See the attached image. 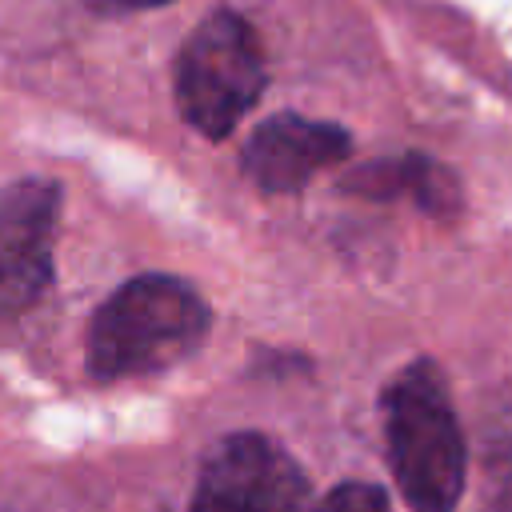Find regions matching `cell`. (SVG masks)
<instances>
[{"mask_svg":"<svg viewBox=\"0 0 512 512\" xmlns=\"http://www.w3.org/2000/svg\"><path fill=\"white\" fill-rule=\"evenodd\" d=\"M316 512H388V500L376 484H364V480H344L336 484L320 504Z\"/></svg>","mask_w":512,"mask_h":512,"instance_id":"8","label":"cell"},{"mask_svg":"<svg viewBox=\"0 0 512 512\" xmlns=\"http://www.w3.org/2000/svg\"><path fill=\"white\" fill-rule=\"evenodd\" d=\"M208 304L176 276H136L120 284L92 316L84 360L96 380L160 372L200 348Z\"/></svg>","mask_w":512,"mask_h":512,"instance_id":"1","label":"cell"},{"mask_svg":"<svg viewBox=\"0 0 512 512\" xmlns=\"http://www.w3.org/2000/svg\"><path fill=\"white\" fill-rule=\"evenodd\" d=\"M264 48L248 20L216 12L176 56V108L208 140H224L264 92Z\"/></svg>","mask_w":512,"mask_h":512,"instance_id":"3","label":"cell"},{"mask_svg":"<svg viewBox=\"0 0 512 512\" xmlns=\"http://www.w3.org/2000/svg\"><path fill=\"white\" fill-rule=\"evenodd\" d=\"M60 188L20 180L0 192V320L20 316L52 280Z\"/></svg>","mask_w":512,"mask_h":512,"instance_id":"5","label":"cell"},{"mask_svg":"<svg viewBox=\"0 0 512 512\" xmlns=\"http://www.w3.org/2000/svg\"><path fill=\"white\" fill-rule=\"evenodd\" d=\"M500 512H512V484L500 492Z\"/></svg>","mask_w":512,"mask_h":512,"instance_id":"10","label":"cell"},{"mask_svg":"<svg viewBox=\"0 0 512 512\" xmlns=\"http://www.w3.org/2000/svg\"><path fill=\"white\" fill-rule=\"evenodd\" d=\"M192 512H316L300 464L260 432L224 436L200 468Z\"/></svg>","mask_w":512,"mask_h":512,"instance_id":"4","label":"cell"},{"mask_svg":"<svg viewBox=\"0 0 512 512\" xmlns=\"http://www.w3.org/2000/svg\"><path fill=\"white\" fill-rule=\"evenodd\" d=\"M384 436L404 504L412 512H456L464 492V436L432 360L408 364L388 384Z\"/></svg>","mask_w":512,"mask_h":512,"instance_id":"2","label":"cell"},{"mask_svg":"<svg viewBox=\"0 0 512 512\" xmlns=\"http://www.w3.org/2000/svg\"><path fill=\"white\" fill-rule=\"evenodd\" d=\"M84 4L100 12H140V8H160L168 0H84Z\"/></svg>","mask_w":512,"mask_h":512,"instance_id":"9","label":"cell"},{"mask_svg":"<svg viewBox=\"0 0 512 512\" xmlns=\"http://www.w3.org/2000/svg\"><path fill=\"white\" fill-rule=\"evenodd\" d=\"M348 188L364 192V196H396V192H412L428 212H452L456 208V184L452 176L424 160V156H404V160H384L372 168H360L356 176H348Z\"/></svg>","mask_w":512,"mask_h":512,"instance_id":"7","label":"cell"},{"mask_svg":"<svg viewBox=\"0 0 512 512\" xmlns=\"http://www.w3.org/2000/svg\"><path fill=\"white\" fill-rule=\"evenodd\" d=\"M352 152V140L340 124L308 116H272L244 144V172L264 192H296L316 180L324 168L340 164Z\"/></svg>","mask_w":512,"mask_h":512,"instance_id":"6","label":"cell"}]
</instances>
